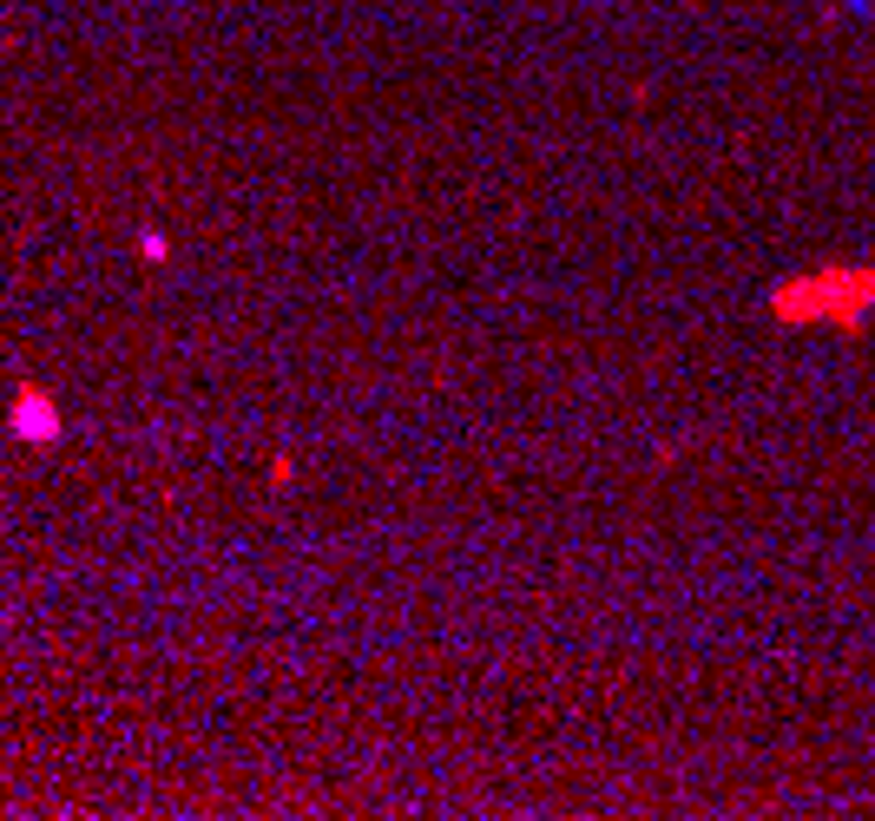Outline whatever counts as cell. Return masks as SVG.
I'll list each match as a JSON object with an SVG mask.
<instances>
[{
  "label": "cell",
  "instance_id": "1",
  "mask_svg": "<svg viewBox=\"0 0 875 821\" xmlns=\"http://www.w3.org/2000/svg\"><path fill=\"white\" fill-rule=\"evenodd\" d=\"M875 309V270H810V277H783L770 290V316L790 329L829 322L842 335H855Z\"/></svg>",
  "mask_w": 875,
  "mask_h": 821
},
{
  "label": "cell",
  "instance_id": "2",
  "mask_svg": "<svg viewBox=\"0 0 875 821\" xmlns=\"http://www.w3.org/2000/svg\"><path fill=\"white\" fill-rule=\"evenodd\" d=\"M8 434H14V441H27V448H53V441L66 434L60 401H53L47 388L21 381V388H14V401H8Z\"/></svg>",
  "mask_w": 875,
  "mask_h": 821
},
{
  "label": "cell",
  "instance_id": "3",
  "mask_svg": "<svg viewBox=\"0 0 875 821\" xmlns=\"http://www.w3.org/2000/svg\"><path fill=\"white\" fill-rule=\"evenodd\" d=\"M138 257H145V264H165V257H171V237H165V231H138Z\"/></svg>",
  "mask_w": 875,
  "mask_h": 821
},
{
  "label": "cell",
  "instance_id": "4",
  "mask_svg": "<svg viewBox=\"0 0 875 821\" xmlns=\"http://www.w3.org/2000/svg\"><path fill=\"white\" fill-rule=\"evenodd\" d=\"M290 474H296V467H290V454H277V461H270V487H290Z\"/></svg>",
  "mask_w": 875,
  "mask_h": 821
}]
</instances>
